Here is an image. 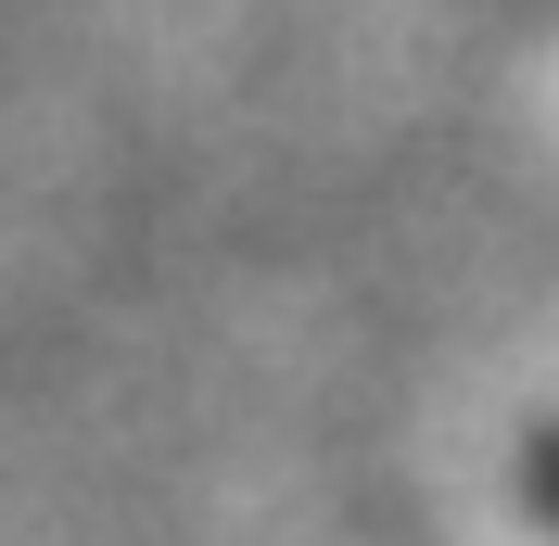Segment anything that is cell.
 <instances>
[{
    "mask_svg": "<svg viewBox=\"0 0 559 546\" xmlns=\"http://www.w3.org/2000/svg\"><path fill=\"white\" fill-rule=\"evenodd\" d=\"M509 521H522L534 546H559V407H534L522 432H509Z\"/></svg>",
    "mask_w": 559,
    "mask_h": 546,
    "instance_id": "obj_1",
    "label": "cell"
}]
</instances>
